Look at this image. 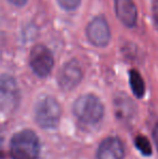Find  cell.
I'll return each mask as SVG.
<instances>
[{
  "label": "cell",
  "mask_w": 158,
  "mask_h": 159,
  "mask_svg": "<svg viewBox=\"0 0 158 159\" xmlns=\"http://www.w3.org/2000/svg\"><path fill=\"white\" fill-rule=\"evenodd\" d=\"M39 152V139L32 130L17 132L10 142V153L13 159H37Z\"/></svg>",
  "instance_id": "1"
},
{
  "label": "cell",
  "mask_w": 158,
  "mask_h": 159,
  "mask_svg": "<svg viewBox=\"0 0 158 159\" xmlns=\"http://www.w3.org/2000/svg\"><path fill=\"white\" fill-rule=\"evenodd\" d=\"M73 111L80 121L88 125L99 122L104 115L103 104L93 94H84L77 98Z\"/></svg>",
  "instance_id": "2"
},
{
  "label": "cell",
  "mask_w": 158,
  "mask_h": 159,
  "mask_svg": "<svg viewBox=\"0 0 158 159\" xmlns=\"http://www.w3.org/2000/svg\"><path fill=\"white\" fill-rule=\"evenodd\" d=\"M61 106L55 98L44 96L35 107V118L37 124L43 129H53L61 119Z\"/></svg>",
  "instance_id": "3"
},
{
  "label": "cell",
  "mask_w": 158,
  "mask_h": 159,
  "mask_svg": "<svg viewBox=\"0 0 158 159\" xmlns=\"http://www.w3.org/2000/svg\"><path fill=\"white\" fill-rule=\"evenodd\" d=\"M20 103V90L15 79L10 75L0 76V108L6 113L15 111Z\"/></svg>",
  "instance_id": "4"
},
{
  "label": "cell",
  "mask_w": 158,
  "mask_h": 159,
  "mask_svg": "<svg viewBox=\"0 0 158 159\" xmlns=\"http://www.w3.org/2000/svg\"><path fill=\"white\" fill-rule=\"evenodd\" d=\"M29 64L33 71L39 77H46L52 70L54 59L51 51L42 44H37L32 49Z\"/></svg>",
  "instance_id": "5"
},
{
  "label": "cell",
  "mask_w": 158,
  "mask_h": 159,
  "mask_svg": "<svg viewBox=\"0 0 158 159\" xmlns=\"http://www.w3.org/2000/svg\"><path fill=\"white\" fill-rule=\"evenodd\" d=\"M82 79V67L77 60L67 62L59 73V84L61 89L70 91L79 84Z\"/></svg>",
  "instance_id": "6"
},
{
  "label": "cell",
  "mask_w": 158,
  "mask_h": 159,
  "mask_svg": "<svg viewBox=\"0 0 158 159\" xmlns=\"http://www.w3.org/2000/svg\"><path fill=\"white\" fill-rule=\"evenodd\" d=\"M88 39L95 47H105L111 40V30L107 22L102 16H97L87 27Z\"/></svg>",
  "instance_id": "7"
},
{
  "label": "cell",
  "mask_w": 158,
  "mask_h": 159,
  "mask_svg": "<svg viewBox=\"0 0 158 159\" xmlns=\"http://www.w3.org/2000/svg\"><path fill=\"white\" fill-rule=\"evenodd\" d=\"M124 148L118 138H107L100 144L97 148V159H122Z\"/></svg>",
  "instance_id": "8"
},
{
  "label": "cell",
  "mask_w": 158,
  "mask_h": 159,
  "mask_svg": "<svg viewBox=\"0 0 158 159\" xmlns=\"http://www.w3.org/2000/svg\"><path fill=\"white\" fill-rule=\"evenodd\" d=\"M115 12L120 22L127 27L135 26L138 11L133 0H115Z\"/></svg>",
  "instance_id": "9"
},
{
  "label": "cell",
  "mask_w": 158,
  "mask_h": 159,
  "mask_svg": "<svg viewBox=\"0 0 158 159\" xmlns=\"http://www.w3.org/2000/svg\"><path fill=\"white\" fill-rule=\"evenodd\" d=\"M135 105L127 95H120L115 98V113L119 119H130L134 114Z\"/></svg>",
  "instance_id": "10"
},
{
  "label": "cell",
  "mask_w": 158,
  "mask_h": 159,
  "mask_svg": "<svg viewBox=\"0 0 158 159\" xmlns=\"http://www.w3.org/2000/svg\"><path fill=\"white\" fill-rule=\"evenodd\" d=\"M129 81H130V87L132 89V92L137 98H142L145 93V84L143 81V78L135 69L130 70L129 74Z\"/></svg>",
  "instance_id": "11"
},
{
  "label": "cell",
  "mask_w": 158,
  "mask_h": 159,
  "mask_svg": "<svg viewBox=\"0 0 158 159\" xmlns=\"http://www.w3.org/2000/svg\"><path fill=\"white\" fill-rule=\"evenodd\" d=\"M135 146L141 152L143 155L150 156L152 155V147H151V143L145 136L140 135L138 138H135Z\"/></svg>",
  "instance_id": "12"
},
{
  "label": "cell",
  "mask_w": 158,
  "mask_h": 159,
  "mask_svg": "<svg viewBox=\"0 0 158 159\" xmlns=\"http://www.w3.org/2000/svg\"><path fill=\"white\" fill-rule=\"evenodd\" d=\"M81 0H57L59 4L65 10H75L79 7Z\"/></svg>",
  "instance_id": "13"
},
{
  "label": "cell",
  "mask_w": 158,
  "mask_h": 159,
  "mask_svg": "<svg viewBox=\"0 0 158 159\" xmlns=\"http://www.w3.org/2000/svg\"><path fill=\"white\" fill-rule=\"evenodd\" d=\"M152 13H153V20H154L155 26H156L158 30V0H153Z\"/></svg>",
  "instance_id": "14"
},
{
  "label": "cell",
  "mask_w": 158,
  "mask_h": 159,
  "mask_svg": "<svg viewBox=\"0 0 158 159\" xmlns=\"http://www.w3.org/2000/svg\"><path fill=\"white\" fill-rule=\"evenodd\" d=\"M9 1H10L12 4H14V6L22 7V6H24V4L28 1V0H9Z\"/></svg>",
  "instance_id": "15"
},
{
  "label": "cell",
  "mask_w": 158,
  "mask_h": 159,
  "mask_svg": "<svg viewBox=\"0 0 158 159\" xmlns=\"http://www.w3.org/2000/svg\"><path fill=\"white\" fill-rule=\"evenodd\" d=\"M153 139H154V142L156 144V147L158 149V125L154 128V131H153Z\"/></svg>",
  "instance_id": "16"
},
{
  "label": "cell",
  "mask_w": 158,
  "mask_h": 159,
  "mask_svg": "<svg viewBox=\"0 0 158 159\" xmlns=\"http://www.w3.org/2000/svg\"><path fill=\"white\" fill-rule=\"evenodd\" d=\"M0 154H1V139H0Z\"/></svg>",
  "instance_id": "17"
}]
</instances>
